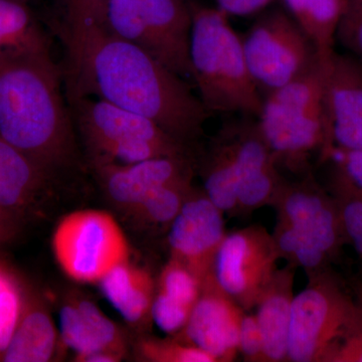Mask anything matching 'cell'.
<instances>
[{"label": "cell", "instance_id": "6da1fadb", "mask_svg": "<svg viewBox=\"0 0 362 362\" xmlns=\"http://www.w3.org/2000/svg\"><path fill=\"white\" fill-rule=\"evenodd\" d=\"M66 75L69 98H99L146 117L187 145L204 132L209 114L187 80L105 30L68 62Z\"/></svg>", "mask_w": 362, "mask_h": 362}, {"label": "cell", "instance_id": "7a4b0ae2", "mask_svg": "<svg viewBox=\"0 0 362 362\" xmlns=\"http://www.w3.org/2000/svg\"><path fill=\"white\" fill-rule=\"evenodd\" d=\"M76 134L54 59L0 62V136L4 140L57 175L77 161Z\"/></svg>", "mask_w": 362, "mask_h": 362}, {"label": "cell", "instance_id": "3957f363", "mask_svg": "<svg viewBox=\"0 0 362 362\" xmlns=\"http://www.w3.org/2000/svg\"><path fill=\"white\" fill-rule=\"evenodd\" d=\"M192 14V78L206 110L220 115L258 118L263 96L252 80L242 37L216 7L188 4Z\"/></svg>", "mask_w": 362, "mask_h": 362}, {"label": "cell", "instance_id": "277c9868", "mask_svg": "<svg viewBox=\"0 0 362 362\" xmlns=\"http://www.w3.org/2000/svg\"><path fill=\"white\" fill-rule=\"evenodd\" d=\"M228 117L214 136L204 163V192L223 213L237 206H261L282 187L258 118Z\"/></svg>", "mask_w": 362, "mask_h": 362}, {"label": "cell", "instance_id": "5b68a950", "mask_svg": "<svg viewBox=\"0 0 362 362\" xmlns=\"http://www.w3.org/2000/svg\"><path fill=\"white\" fill-rule=\"evenodd\" d=\"M259 129L279 166L306 170L327 148L325 73L318 59L302 75L263 98Z\"/></svg>", "mask_w": 362, "mask_h": 362}, {"label": "cell", "instance_id": "8992f818", "mask_svg": "<svg viewBox=\"0 0 362 362\" xmlns=\"http://www.w3.org/2000/svg\"><path fill=\"white\" fill-rule=\"evenodd\" d=\"M76 133L92 166L131 164L156 157L188 156V145L156 122L99 98H69Z\"/></svg>", "mask_w": 362, "mask_h": 362}, {"label": "cell", "instance_id": "52a82bcc", "mask_svg": "<svg viewBox=\"0 0 362 362\" xmlns=\"http://www.w3.org/2000/svg\"><path fill=\"white\" fill-rule=\"evenodd\" d=\"M192 14L185 0H109L104 30L148 52L187 80L192 78Z\"/></svg>", "mask_w": 362, "mask_h": 362}, {"label": "cell", "instance_id": "ba28073f", "mask_svg": "<svg viewBox=\"0 0 362 362\" xmlns=\"http://www.w3.org/2000/svg\"><path fill=\"white\" fill-rule=\"evenodd\" d=\"M259 14L240 37L247 69L264 98L302 75L319 54L285 9L266 8Z\"/></svg>", "mask_w": 362, "mask_h": 362}, {"label": "cell", "instance_id": "9c48e42d", "mask_svg": "<svg viewBox=\"0 0 362 362\" xmlns=\"http://www.w3.org/2000/svg\"><path fill=\"white\" fill-rule=\"evenodd\" d=\"M358 310L329 277L314 281L293 297L288 356L295 362L329 361Z\"/></svg>", "mask_w": 362, "mask_h": 362}, {"label": "cell", "instance_id": "30bf717a", "mask_svg": "<svg viewBox=\"0 0 362 362\" xmlns=\"http://www.w3.org/2000/svg\"><path fill=\"white\" fill-rule=\"evenodd\" d=\"M52 249L64 273L81 283H99L129 254L115 218L96 209L75 211L59 221Z\"/></svg>", "mask_w": 362, "mask_h": 362}, {"label": "cell", "instance_id": "8fae6325", "mask_svg": "<svg viewBox=\"0 0 362 362\" xmlns=\"http://www.w3.org/2000/svg\"><path fill=\"white\" fill-rule=\"evenodd\" d=\"M278 254L276 240L258 228L225 235L214 257V283L233 302L254 306L275 274Z\"/></svg>", "mask_w": 362, "mask_h": 362}, {"label": "cell", "instance_id": "7c38bea8", "mask_svg": "<svg viewBox=\"0 0 362 362\" xmlns=\"http://www.w3.org/2000/svg\"><path fill=\"white\" fill-rule=\"evenodd\" d=\"M325 73L327 148L362 151V65L349 54L322 59Z\"/></svg>", "mask_w": 362, "mask_h": 362}, {"label": "cell", "instance_id": "4fadbf2b", "mask_svg": "<svg viewBox=\"0 0 362 362\" xmlns=\"http://www.w3.org/2000/svg\"><path fill=\"white\" fill-rule=\"evenodd\" d=\"M170 225L168 243L173 259L189 269L204 284L226 235L223 211L206 194L192 192Z\"/></svg>", "mask_w": 362, "mask_h": 362}, {"label": "cell", "instance_id": "5bb4252c", "mask_svg": "<svg viewBox=\"0 0 362 362\" xmlns=\"http://www.w3.org/2000/svg\"><path fill=\"white\" fill-rule=\"evenodd\" d=\"M93 169L106 197L127 213L159 188L192 177L190 157H156L137 163L102 164Z\"/></svg>", "mask_w": 362, "mask_h": 362}, {"label": "cell", "instance_id": "9a60e30c", "mask_svg": "<svg viewBox=\"0 0 362 362\" xmlns=\"http://www.w3.org/2000/svg\"><path fill=\"white\" fill-rule=\"evenodd\" d=\"M284 197L285 226L328 259L334 256L345 239L335 199L309 182L287 188Z\"/></svg>", "mask_w": 362, "mask_h": 362}, {"label": "cell", "instance_id": "2e32d148", "mask_svg": "<svg viewBox=\"0 0 362 362\" xmlns=\"http://www.w3.org/2000/svg\"><path fill=\"white\" fill-rule=\"evenodd\" d=\"M195 302L187 324L185 337L190 344L213 356L216 361L232 358L239 350V330L242 314L230 297L220 288L209 287Z\"/></svg>", "mask_w": 362, "mask_h": 362}, {"label": "cell", "instance_id": "e0dca14e", "mask_svg": "<svg viewBox=\"0 0 362 362\" xmlns=\"http://www.w3.org/2000/svg\"><path fill=\"white\" fill-rule=\"evenodd\" d=\"M56 175L0 136V206L23 221L42 213Z\"/></svg>", "mask_w": 362, "mask_h": 362}, {"label": "cell", "instance_id": "ac0fdd59", "mask_svg": "<svg viewBox=\"0 0 362 362\" xmlns=\"http://www.w3.org/2000/svg\"><path fill=\"white\" fill-rule=\"evenodd\" d=\"M58 341L51 314L37 295L26 287L18 325L0 361H51L56 356Z\"/></svg>", "mask_w": 362, "mask_h": 362}, {"label": "cell", "instance_id": "d6986e66", "mask_svg": "<svg viewBox=\"0 0 362 362\" xmlns=\"http://www.w3.org/2000/svg\"><path fill=\"white\" fill-rule=\"evenodd\" d=\"M51 59V42L33 11L20 0H0V62Z\"/></svg>", "mask_w": 362, "mask_h": 362}, {"label": "cell", "instance_id": "ffe728a7", "mask_svg": "<svg viewBox=\"0 0 362 362\" xmlns=\"http://www.w3.org/2000/svg\"><path fill=\"white\" fill-rule=\"evenodd\" d=\"M293 277L289 271L275 272L258 301L257 313L262 337L263 357L272 361H284L288 356Z\"/></svg>", "mask_w": 362, "mask_h": 362}, {"label": "cell", "instance_id": "44dd1931", "mask_svg": "<svg viewBox=\"0 0 362 362\" xmlns=\"http://www.w3.org/2000/svg\"><path fill=\"white\" fill-rule=\"evenodd\" d=\"M102 293L127 322L148 317L153 302V281L143 269L126 261L112 269L99 282Z\"/></svg>", "mask_w": 362, "mask_h": 362}, {"label": "cell", "instance_id": "7402d4cb", "mask_svg": "<svg viewBox=\"0 0 362 362\" xmlns=\"http://www.w3.org/2000/svg\"><path fill=\"white\" fill-rule=\"evenodd\" d=\"M286 11L315 45L320 59L335 51L338 25L346 0H283Z\"/></svg>", "mask_w": 362, "mask_h": 362}, {"label": "cell", "instance_id": "603a6c76", "mask_svg": "<svg viewBox=\"0 0 362 362\" xmlns=\"http://www.w3.org/2000/svg\"><path fill=\"white\" fill-rule=\"evenodd\" d=\"M109 0H65L63 37L66 61L80 54L93 33L104 30Z\"/></svg>", "mask_w": 362, "mask_h": 362}, {"label": "cell", "instance_id": "cb8c5ba5", "mask_svg": "<svg viewBox=\"0 0 362 362\" xmlns=\"http://www.w3.org/2000/svg\"><path fill=\"white\" fill-rule=\"evenodd\" d=\"M192 180L178 181L149 194L129 214L135 220L146 225L162 226L173 223L180 213L183 202L192 192Z\"/></svg>", "mask_w": 362, "mask_h": 362}, {"label": "cell", "instance_id": "d4e9b609", "mask_svg": "<svg viewBox=\"0 0 362 362\" xmlns=\"http://www.w3.org/2000/svg\"><path fill=\"white\" fill-rule=\"evenodd\" d=\"M25 289L16 271L0 259V361L18 325Z\"/></svg>", "mask_w": 362, "mask_h": 362}, {"label": "cell", "instance_id": "484cf974", "mask_svg": "<svg viewBox=\"0 0 362 362\" xmlns=\"http://www.w3.org/2000/svg\"><path fill=\"white\" fill-rule=\"evenodd\" d=\"M333 183L345 239L362 258V192L352 187L337 173Z\"/></svg>", "mask_w": 362, "mask_h": 362}, {"label": "cell", "instance_id": "4316f807", "mask_svg": "<svg viewBox=\"0 0 362 362\" xmlns=\"http://www.w3.org/2000/svg\"><path fill=\"white\" fill-rule=\"evenodd\" d=\"M59 334L62 342L74 350L77 357L106 351L101 349L87 321L71 300L66 302L59 311Z\"/></svg>", "mask_w": 362, "mask_h": 362}, {"label": "cell", "instance_id": "83f0119b", "mask_svg": "<svg viewBox=\"0 0 362 362\" xmlns=\"http://www.w3.org/2000/svg\"><path fill=\"white\" fill-rule=\"evenodd\" d=\"M202 285L189 269L173 259L162 272L159 292L192 308L201 295Z\"/></svg>", "mask_w": 362, "mask_h": 362}, {"label": "cell", "instance_id": "f1b7e54d", "mask_svg": "<svg viewBox=\"0 0 362 362\" xmlns=\"http://www.w3.org/2000/svg\"><path fill=\"white\" fill-rule=\"evenodd\" d=\"M143 358L161 362H213L216 359L194 345L161 341H143L140 345Z\"/></svg>", "mask_w": 362, "mask_h": 362}, {"label": "cell", "instance_id": "f546056e", "mask_svg": "<svg viewBox=\"0 0 362 362\" xmlns=\"http://www.w3.org/2000/svg\"><path fill=\"white\" fill-rule=\"evenodd\" d=\"M337 42L362 65V0H346Z\"/></svg>", "mask_w": 362, "mask_h": 362}, {"label": "cell", "instance_id": "4dcf8cb0", "mask_svg": "<svg viewBox=\"0 0 362 362\" xmlns=\"http://www.w3.org/2000/svg\"><path fill=\"white\" fill-rule=\"evenodd\" d=\"M192 309L158 292L152 302L150 315L159 329L175 334L185 328Z\"/></svg>", "mask_w": 362, "mask_h": 362}, {"label": "cell", "instance_id": "1f68e13d", "mask_svg": "<svg viewBox=\"0 0 362 362\" xmlns=\"http://www.w3.org/2000/svg\"><path fill=\"white\" fill-rule=\"evenodd\" d=\"M332 362H362V295L354 322L331 354Z\"/></svg>", "mask_w": 362, "mask_h": 362}, {"label": "cell", "instance_id": "d6a6232c", "mask_svg": "<svg viewBox=\"0 0 362 362\" xmlns=\"http://www.w3.org/2000/svg\"><path fill=\"white\" fill-rule=\"evenodd\" d=\"M326 159H332L335 173L362 192V151L332 148Z\"/></svg>", "mask_w": 362, "mask_h": 362}, {"label": "cell", "instance_id": "836d02e7", "mask_svg": "<svg viewBox=\"0 0 362 362\" xmlns=\"http://www.w3.org/2000/svg\"><path fill=\"white\" fill-rule=\"evenodd\" d=\"M239 350L247 358L263 357V337L256 316L245 315L240 318Z\"/></svg>", "mask_w": 362, "mask_h": 362}, {"label": "cell", "instance_id": "e575fe53", "mask_svg": "<svg viewBox=\"0 0 362 362\" xmlns=\"http://www.w3.org/2000/svg\"><path fill=\"white\" fill-rule=\"evenodd\" d=\"M216 8L228 16H249L265 11L275 0H214Z\"/></svg>", "mask_w": 362, "mask_h": 362}, {"label": "cell", "instance_id": "d590c367", "mask_svg": "<svg viewBox=\"0 0 362 362\" xmlns=\"http://www.w3.org/2000/svg\"><path fill=\"white\" fill-rule=\"evenodd\" d=\"M23 223L18 216L0 206V246L14 240Z\"/></svg>", "mask_w": 362, "mask_h": 362}, {"label": "cell", "instance_id": "8d00e7d4", "mask_svg": "<svg viewBox=\"0 0 362 362\" xmlns=\"http://www.w3.org/2000/svg\"><path fill=\"white\" fill-rule=\"evenodd\" d=\"M122 357L108 351H97L86 356L77 357V361L81 362H116L120 361Z\"/></svg>", "mask_w": 362, "mask_h": 362}, {"label": "cell", "instance_id": "74e56055", "mask_svg": "<svg viewBox=\"0 0 362 362\" xmlns=\"http://www.w3.org/2000/svg\"><path fill=\"white\" fill-rule=\"evenodd\" d=\"M185 1H187V0H185Z\"/></svg>", "mask_w": 362, "mask_h": 362}]
</instances>
